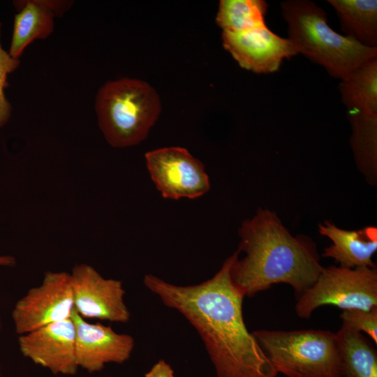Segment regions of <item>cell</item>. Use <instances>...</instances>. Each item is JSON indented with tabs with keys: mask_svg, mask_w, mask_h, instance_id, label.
Returning a JSON list of instances; mask_svg holds the SVG:
<instances>
[{
	"mask_svg": "<svg viewBox=\"0 0 377 377\" xmlns=\"http://www.w3.org/2000/svg\"><path fill=\"white\" fill-rule=\"evenodd\" d=\"M237 249L209 279L176 286L146 274L145 286L163 303L178 311L200 336L218 377H276L277 371L243 318L245 297L230 276Z\"/></svg>",
	"mask_w": 377,
	"mask_h": 377,
	"instance_id": "6da1fadb",
	"label": "cell"
},
{
	"mask_svg": "<svg viewBox=\"0 0 377 377\" xmlns=\"http://www.w3.org/2000/svg\"><path fill=\"white\" fill-rule=\"evenodd\" d=\"M238 250L230 276L244 297H251L276 283L292 286L297 298L316 281L324 267L316 244L304 235L293 236L276 214L258 208L239 228Z\"/></svg>",
	"mask_w": 377,
	"mask_h": 377,
	"instance_id": "7a4b0ae2",
	"label": "cell"
},
{
	"mask_svg": "<svg viewBox=\"0 0 377 377\" xmlns=\"http://www.w3.org/2000/svg\"><path fill=\"white\" fill-rule=\"evenodd\" d=\"M288 24V39L299 53L321 66L334 77L341 79L365 61L377 57V47L363 45L334 31L327 13L309 0L281 3Z\"/></svg>",
	"mask_w": 377,
	"mask_h": 377,
	"instance_id": "3957f363",
	"label": "cell"
},
{
	"mask_svg": "<svg viewBox=\"0 0 377 377\" xmlns=\"http://www.w3.org/2000/svg\"><path fill=\"white\" fill-rule=\"evenodd\" d=\"M98 126L115 148L136 145L148 135L161 111L156 90L145 81L123 77L105 82L95 99Z\"/></svg>",
	"mask_w": 377,
	"mask_h": 377,
	"instance_id": "277c9868",
	"label": "cell"
},
{
	"mask_svg": "<svg viewBox=\"0 0 377 377\" xmlns=\"http://www.w3.org/2000/svg\"><path fill=\"white\" fill-rule=\"evenodd\" d=\"M252 334L278 374L287 377L341 376L336 333L259 330Z\"/></svg>",
	"mask_w": 377,
	"mask_h": 377,
	"instance_id": "5b68a950",
	"label": "cell"
},
{
	"mask_svg": "<svg viewBox=\"0 0 377 377\" xmlns=\"http://www.w3.org/2000/svg\"><path fill=\"white\" fill-rule=\"evenodd\" d=\"M295 311L302 318H309L323 305L343 310L369 311L377 307L376 267H324L315 283L297 298Z\"/></svg>",
	"mask_w": 377,
	"mask_h": 377,
	"instance_id": "8992f818",
	"label": "cell"
},
{
	"mask_svg": "<svg viewBox=\"0 0 377 377\" xmlns=\"http://www.w3.org/2000/svg\"><path fill=\"white\" fill-rule=\"evenodd\" d=\"M74 297L71 274L47 272L41 283L30 288L15 304L12 320L16 333H28L72 317Z\"/></svg>",
	"mask_w": 377,
	"mask_h": 377,
	"instance_id": "52a82bcc",
	"label": "cell"
},
{
	"mask_svg": "<svg viewBox=\"0 0 377 377\" xmlns=\"http://www.w3.org/2000/svg\"><path fill=\"white\" fill-rule=\"evenodd\" d=\"M145 157L151 178L165 198L195 199L210 188L203 163L185 148H159L147 152Z\"/></svg>",
	"mask_w": 377,
	"mask_h": 377,
	"instance_id": "ba28073f",
	"label": "cell"
},
{
	"mask_svg": "<svg viewBox=\"0 0 377 377\" xmlns=\"http://www.w3.org/2000/svg\"><path fill=\"white\" fill-rule=\"evenodd\" d=\"M71 274L74 310L84 319L127 323L130 311L122 282L103 277L93 267L75 265Z\"/></svg>",
	"mask_w": 377,
	"mask_h": 377,
	"instance_id": "9c48e42d",
	"label": "cell"
},
{
	"mask_svg": "<svg viewBox=\"0 0 377 377\" xmlns=\"http://www.w3.org/2000/svg\"><path fill=\"white\" fill-rule=\"evenodd\" d=\"M222 40L242 68L256 73L277 71L284 59L299 54L290 39L276 35L265 23L242 31L223 32Z\"/></svg>",
	"mask_w": 377,
	"mask_h": 377,
	"instance_id": "30bf717a",
	"label": "cell"
},
{
	"mask_svg": "<svg viewBox=\"0 0 377 377\" xmlns=\"http://www.w3.org/2000/svg\"><path fill=\"white\" fill-rule=\"evenodd\" d=\"M18 345L25 357L54 375L71 376L77 372L72 318L19 335Z\"/></svg>",
	"mask_w": 377,
	"mask_h": 377,
	"instance_id": "8fae6325",
	"label": "cell"
},
{
	"mask_svg": "<svg viewBox=\"0 0 377 377\" xmlns=\"http://www.w3.org/2000/svg\"><path fill=\"white\" fill-rule=\"evenodd\" d=\"M72 319L75 327V355L79 367L94 373L107 364H122L134 348V339L127 334L114 332L110 326L91 323L74 310Z\"/></svg>",
	"mask_w": 377,
	"mask_h": 377,
	"instance_id": "7c38bea8",
	"label": "cell"
},
{
	"mask_svg": "<svg viewBox=\"0 0 377 377\" xmlns=\"http://www.w3.org/2000/svg\"><path fill=\"white\" fill-rule=\"evenodd\" d=\"M318 229L320 235L332 242L322 256L333 258L342 267H376L372 256L377 251L376 227L348 230L325 221L319 224Z\"/></svg>",
	"mask_w": 377,
	"mask_h": 377,
	"instance_id": "4fadbf2b",
	"label": "cell"
},
{
	"mask_svg": "<svg viewBox=\"0 0 377 377\" xmlns=\"http://www.w3.org/2000/svg\"><path fill=\"white\" fill-rule=\"evenodd\" d=\"M15 15L9 54L20 59L26 47L38 39L48 38L54 28V13L49 0L15 1Z\"/></svg>",
	"mask_w": 377,
	"mask_h": 377,
	"instance_id": "5bb4252c",
	"label": "cell"
},
{
	"mask_svg": "<svg viewBox=\"0 0 377 377\" xmlns=\"http://www.w3.org/2000/svg\"><path fill=\"white\" fill-rule=\"evenodd\" d=\"M339 88L347 112L377 114V57L341 79Z\"/></svg>",
	"mask_w": 377,
	"mask_h": 377,
	"instance_id": "9a60e30c",
	"label": "cell"
},
{
	"mask_svg": "<svg viewBox=\"0 0 377 377\" xmlns=\"http://www.w3.org/2000/svg\"><path fill=\"white\" fill-rule=\"evenodd\" d=\"M336 336L340 377H377V352L372 342L361 332L343 325Z\"/></svg>",
	"mask_w": 377,
	"mask_h": 377,
	"instance_id": "2e32d148",
	"label": "cell"
},
{
	"mask_svg": "<svg viewBox=\"0 0 377 377\" xmlns=\"http://www.w3.org/2000/svg\"><path fill=\"white\" fill-rule=\"evenodd\" d=\"M343 31L360 44L377 47L376 0H328Z\"/></svg>",
	"mask_w": 377,
	"mask_h": 377,
	"instance_id": "e0dca14e",
	"label": "cell"
},
{
	"mask_svg": "<svg viewBox=\"0 0 377 377\" xmlns=\"http://www.w3.org/2000/svg\"><path fill=\"white\" fill-rule=\"evenodd\" d=\"M351 124L350 146L359 170L367 182H377V114L347 112Z\"/></svg>",
	"mask_w": 377,
	"mask_h": 377,
	"instance_id": "ac0fdd59",
	"label": "cell"
},
{
	"mask_svg": "<svg viewBox=\"0 0 377 377\" xmlns=\"http://www.w3.org/2000/svg\"><path fill=\"white\" fill-rule=\"evenodd\" d=\"M267 7L263 0H221L216 21L223 32L242 31L265 24Z\"/></svg>",
	"mask_w": 377,
	"mask_h": 377,
	"instance_id": "d6986e66",
	"label": "cell"
},
{
	"mask_svg": "<svg viewBox=\"0 0 377 377\" xmlns=\"http://www.w3.org/2000/svg\"><path fill=\"white\" fill-rule=\"evenodd\" d=\"M0 22V128L3 127L9 120L12 107L6 98L4 89L8 86L7 81L8 74L15 71L20 66V59L12 57L8 52L5 50L1 44Z\"/></svg>",
	"mask_w": 377,
	"mask_h": 377,
	"instance_id": "ffe728a7",
	"label": "cell"
},
{
	"mask_svg": "<svg viewBox=\"0 0 377 377\" xmlns=\"http://www.w3.org/2000/svg\"><path fill=\"white\" fill-rule=\"evenodd\" d=\"M340 318L343 325L360 332H364L377 343V307L369 311L343 310Z\"/></svg>",
	"mask_w": 377,
	"mask_h": 377,
	"instance_id": "44dd1931",
	"label": "cell"
},
{
	"mask_svg": "<svg viewBox=\"0 0 377 377\" xmlns=\"http://www.w3.org/2000/svg\"><path fill=\"white\" fill-rule=\"evenodd\" d=\"M145 377H176L170 365L161 360L153 365Z\"/></svg>",
	"mask_w": 377,
	"mask_h": 377,
	"instance_id": "7402d4cb",
	"label": "cell"
},
{
	"mask_svg": "<svg viewBox=\"0 0 377 377\" xmlns=\"http://www.w3.org/2000/svg\"><path fill=\"white\" fill-rule=\"evenodd\" d=\"M15 264V258L11 256H1L0 266L13 267Z\"/></svg>",
	"mask_w": 377,
	"mask_h": 377,
	"instance_id": "603a6c76",
	"label": "cell"
},
{
	"mask_svg": "<svg viewBox=\"0 0 377 377\" xmlns=\"http://www.w3.org/2000/svg\"><path fill=\"white\" fill-rule=\"evenodd\" d=\"M1 325V316H0V329ZM0 377H1V366H0Z\"/></svg>",
	"mask_w": 377,
	"mask_h": 377,
	"instance_id": "cb8c5ba5",
	"label": "cell"
}]
</instances>
